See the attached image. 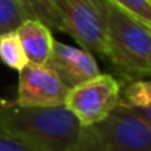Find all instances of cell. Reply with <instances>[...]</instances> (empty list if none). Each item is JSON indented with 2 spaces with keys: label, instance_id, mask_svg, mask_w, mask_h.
Returning a JSON list of instances; mask_svg holds the SVG:
<instances>
[{
  "label": "cell",
  "instance_id": "obj_1",
  "mask_svg": "<svg viewBox=\"0 0 151 151\" xmlns=\"http://www.w3.org/2000/svg\"><path fill=\"white\" fill-rule=\"evenodd\" d=\"M0 129L34 151H74L83 126L65 107H0Z\"/></svg>",
  "mask_w": 151,
  "mask_h": 151
},
{
  "label": "cell",
  "instance_id": "obj_2",
  "mask_svg": "<svg viewBox=\"0 0 151 151\" xmlns=\"http://www.w3.org/2000/svg\"><path fill=\"white\" fill-rule=\"evenodd\" d=\"M107 34V55L120 79L151 77V30L111 0H95Z\"/></svg>",
  "mask_w": 151,
  "mask_h": 151
},
{
  "label": "cell",
  "instance_id": "obj_3",
  "mask_svg": "<svg viewBox=\"0 0 151 151\" xmlns=\"http://www.w3.org/2000/svg\"><path fill=\"white\" fill-rule=\"evenodd\" d=\"M74 151H151V123L119 104L105 120L83 126Z\"/></svg>",
  "mask_w": 151,
  "mask_h": 151
},
{
  "label": "cell",
  "instance_id": "obj_4",
  "mask_svg": "<svg viewBox=\"0 0 151 151\" xmlns=\"http://www.w3.org/2000/svg\"><path fill=\"white\" fill-rule=\"evenodd\" d=\"M122 83L111 74L96 77L71 88L65 107L82 126H92L105 120L120 104Z\"/></svg>",
  "mask_w": 151,
  "mask_h": 151
},
{
  "label": "cell",
  "instance_id": "obj_5",
  "mask_svg": "<svg viewBox=\"0 0 151 151\" xmlns=\"http://www.w3.org/2000/svg\"><path fill=\"white\" fill-rule=\"evenodd\" d=\"M55 2L64 22V33L70 34L83 49L105 58V24L95 0H55Z\"/></svg>",
  "mask_w": 151,
  "mask_h": 151
},
{
  "label": "cell",
  "instance_id": "obj_6",
  "mask_svg": "<svg viewBox=\"0 0 151 151\" xmlns=\"http://www.w3.org/2000/svg\"><path fill=\"white\" fill-rule=\"evenodd\" d=\"M18 92L14 101L22 107L65 105L70 88L47 65L27 64L19 73Z\"/></svg>",
  "mask_w": 151,
  "mask_h": 151
},
{
  "label": "cell",
  "instance_id": "obj_7",
  "mask_svg": "<svg viewBox=\"0 0 151 151\" xmlns=\"http://www.w3.org/2000/svg\"><path fill=\"white\" fill-rule=\"evenodd\" d=\"M45 65H47L70 89L101 74L92 52L56 40L53 42L52 53Z\"/></svg>",
  "mask_w": 151,
  "mask_h": 151
},
{
  "label": "cell",
  "instance_id": "obj_8",
  "mask_svg": "<svg viewBox=\"0 0 151 151\" xmlns=\"http://www.w3.org/2000/svg\"><path fill=\"white\" fill-rule=\"evenodd\" d=\"M17 33L27 55L28 64L45 65L52 53L55 42L50 28L37 19H27L18 27Z\"/></svg>",
  "mask_w": 151,
  "mask_h": 151
},
{
  "label": "cell",
  "instance_id": "obj_9",
  "mask_svg": "<svg viewBox=\"0 0 151 151\" xmlns=\"http://www.w3.org/2000/svg\"><path fill=\"white\" fill-rule=\"evenodd\" d=\"M30 19H37L50 30L64 33V22L55 0H18Z\"/></svg>",
  "mask_w": 151,
  "mask_h": 151
},
{
  "label": "cell",
  "instance_id": "obj_10",
  "mask_svg": "<svg viewBox=\"0 0 151 151\" xmlns=\"http://www.w3.org/2000/svg\"><path fill=\"white\" fill-rule=\"evenodd\" d=\"M0 61L18 73L28 64L27 55L17 31L0 34Z\"/></svg>",
  "mask_w": 151,
  "mask_h": 151
},
{
  "label": "cell",
  "instance_id": "obj_11",
  "mask_svg": "<svg viewBox=\"0 0 151 151\" xmlns=\"http://www.w3.org/2000/svg\"><path fill=\"white\" fill-rule=\"evenodd\" d=\"M120 104L129 108L150 105L151 104V77L129 82L122 89Z\"/></svg>",
  "mask_w": 151,
  "mask_h": 151
},
{
  "label": "cell",
  "instance_id": "obj_12",
  "mask_svg": "<svg viewBox=\"0 0 151 151\" xmlns=\"http://www.w3.org/2000/svg\"><path fill=\"white\" fill-rule=\"evenodd\" d=\"M27 19L30 18L18 0H0V34L17 31Z\"/></svg>",
  "mask_w": 151,
  "mask_h": 151
},
{
  "label": "cell",
  "instance_id": "obj_13",
  "mask_svg": "<svg viewBox=\"0 0 151 151\" xmlns=\"http://www.w3.org/2000/svg\"><path fill=\"white\" fill-rule=\"evenodd\" d=\"M111 2L151 28V2L150 0H111Z\"/></svg>",
  "mask_w": 151,
  "mask_h": 151
},
{
  "label": "cell",
  "instance_id": "obj_14",
  "mask_svg": "<svg viewBox=\"0 0 151 151\" xmlns=\"http://www.w3.org/2000/svg\"><path fill=\"white\" fill-rule=\"evenodd\" d=\"M0 151H34L22 141L8 133L6 130L0 129Z\"/></svg>",
  "mask_w": 151,
  "mask_h": 151
},
{
  "label": "cell",
  "instance_id": "obj_15",
  "mask_svg": "<svg viewBox=\"0 0 151 151\" xmlns=\"http://www.w3.org/2000/svg\"><path fill=\"white\" fill-rule=\"evenodd\" d=\"M129 108V107H127ZM135 114H138L139 117H142L144 120H147L148 123H151V104L145 105V107H138V108H130Z\"/></svg>",
  "mask_w": 151,
  "mask_h": 151
},
{
  "label": "cell",
  "instance_id": "obj_16",
  "mask_svg": "<svg viewBox=\"0 0 151 151\" xmlns=\"http://www.w3.org/2000/svg\"><path fill=\"white\" fill-rule=\"evenodd\" d=\"M9 101H6V99H3L2 96H0V107H3V105H6Z\"/></svg>",
  "mask_w": 151,
  "mask_h": 151
},
{
  "label": "cell",
  "instance_id": "obj_17",
  "mask_svg": "<svg viewBox=\"0 0 151 151\" xmlns=\"http://www.w3.org/2000/svg\"><path fill=\"white\" fill-rule=\"evenodd\" d=\"M150 2H151V0H150Z\"/></svg>",
  "mask_w": 151,
  "mask_h": 151
},
{
  "label": "cell",
  "instance_id": "obj_18",
  "mask_svg": "<svg viewBox=\"0 0 151 151\" xmlns=\"http://www.w3.org/2000/svg\"><path fill=\"white\" fill-rule=\"evenodd\" d=\"M150 30H151V28H150Z\"/></svg>",
  "mask_w": 151,
  "mask_h": 151
}]
</instances>
